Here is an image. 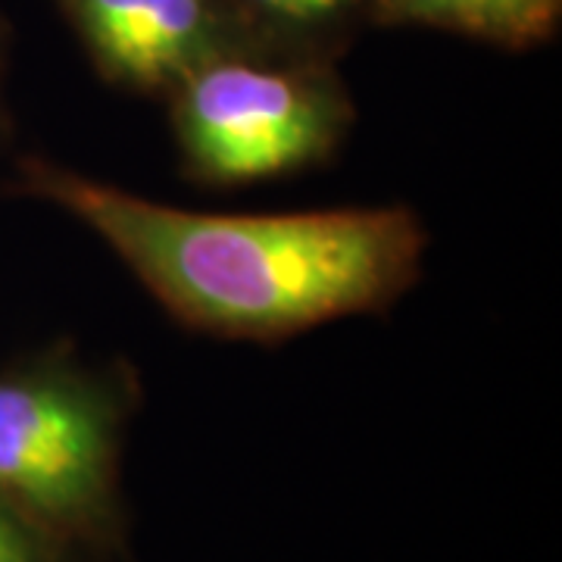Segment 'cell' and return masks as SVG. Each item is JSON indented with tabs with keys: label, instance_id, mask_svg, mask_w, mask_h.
I'll return each mask as SVG.
<instances>
[{
	"label": "cell",
	"instance_id": "obj_1",
	"mask_svg": "<svg viewBox=\"0 0 562 562\" xmlns=\"http://www.w3.org/2000/svg\"><path fill=\"white\" fill-rule=\"evenodd\" d=\"M16 184L91 228L176 319L220 338L279 341L384 310L419 281L428 247L406 206L194 213L38 157Z\"/></svg>",
	"mask_w": 562,
	"mask_h": 562
},
{
	"label": "cell",
	"instance_id": "obj_2",
	"mask_svg": "<svg viewBox=\"0 0 562 562\" xmlns=\"http://www.w3.org/2000/svg\"><path fill=\"white\" fill-rule=\"evenodd\" d=\"M125 394L120 379L44 350L0 369V497L69 541L113 516Z\"/></svg>",
	"mask_w": 562,
	"mask_h": 562
},
{
	"label": "cell",
	"instance_id": "obj_6",
	"mask_svg": "<svg viewBox=\"0 0 562 562\" xmlns=\"http://www.w3.org/2000/svg\"><path fill=\"white\" fill-rule=\"evenodd\" d=\"M63 538L0 497V562H63Z\"/></svg>",
	"mask_w": 562,
	"mask_h": 562
},
{
	"label": "cell",
	"instance_id": "obj_3",
	"mask_svg": "<svg viewBox=\"0 0 562 562\" xmlns=\"http://www.w3.org/2000/svg\"><path fill=\"white\" fill-rule=\"evenodd\" d=\"M169 103L184 169L213 188L310 169L328 160L353 125V101L319 57L206 63Z\"/></svg>",
	"mask_w": 562,
	"mask_h": 562
},
{
	"label": "cell",
	"instance_id": "obj_4",
	"mask_svg": "<svg viewBox=\"0 0 562 562\" xmlns=\"http://www.w3.org/2000/svg\"><path fill=\"white\" fill-rule=\"evenodd\" d=\"M103 79L172 94L191 72L225 57H272L232 0H57Z\"/></svg>",
	"mask_w": 562,
	"mask_h": 562
},
{
	"label": "cell",
	"instance_id": "obj_7",
	"mask_svg": "<svg viewBox=\"0 0 562 562\" xmlns=\"http://www.w3.org/2000/svg\"><path fill=\"white\" fill-rule=\"evenodd\" d=\"M3 72H7V29L0 20V138L7 132V113H3Z\"/></svg>",
	"mask_w": 562,
	"mask_h": 562
},
{
	"label": "cell",
	"instance_id": "obj_8",
	"mask_svg": "<svg viewBox=\"0 0 562 562\" xmlns=\"http://www.w3.org/2000/svg\"><path fill=\"white\" fill-rule=\"evenodd\" d=\"M335 3H338V10H341L344 16L350 20V16H353V13H357L360 7H366L369 0H335Z\"/></svg>",
	"mask_w": 562,
	"mask_h": 562
},
{
	"label": "cell",
	"instance_id": "obj_5",
	"mask_svg": "<svg viewBox=\"0 0 562 562\" xmlns=\"http://www.w3.org/2000/svg\"><path fill=\"white\" fill-rule=\"evenodd\" d=\"M384 22L428 25L525 50L557 32L562 0H369Z\"/></svg>",
	"mask_w": 562,
	"mask_h": 562
}]
</instances>
